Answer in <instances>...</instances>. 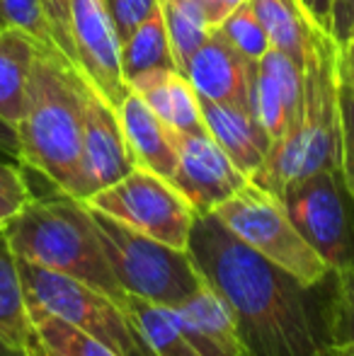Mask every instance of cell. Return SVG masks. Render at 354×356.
I'll use <instances>...</instances> for the list:
<instances>
[{
    "mask_svg": "<svg viewBox=\"0 0 354 356\" xmlns=\"http://www.w3.org/2000/svg\"><path fill=\"white\" fill-rule=\"evenodd\" d=\"M187 252L231 305L243 356H332L316 289L269 264L214 213H197Z\"/></svg>",
    "mask_w": 354,
    "mask_h": 356,
    "instance_id": "6da1fadb",
    "label": "cell"
},
{
    "mask_svg": "<svg viewBox=\"0 0 354 356\" xmlns=\"http://www.w3.org/2000/svg\"><path fill=\"white\" fill-rule=\"evenodd\" d=\"M88 78L58 49L39 47L27 102L17 119L19 163L54 184L58 194L86 199L83 177V92Z\"/></svg>",
    "mask_w": 354,
    "mask_h": 356,
    "instance_id": "7a4b0ae2",
    "label": "cell"
},
{
    "mask_svg": "<svg viewBox=\"0 0 354 356\" xmlns=\"http://www.w3.org/2000/svg\"><path fill=\"white\" fill-rule=\"evenodd\" d=\"M342 47L335 37L313 27L303 61V107L298 122L272 143L252 182L282 197L289 184L323 170H340V83Z\"/></svg>",
    "mask_w": 354,
    "mask_h": 356,
    "instance_id": "3957f363",
    "label": "cell"
},
{
    "mask_svg": "<svg viewBox=\"0 0 354 356\" xmlns=\"http://www.w3.org/2000/svg\"><path fill=\"white\" fill-rule=\"evenodd\" d=\"M0 235L19 262L83 282L117 303L127 298L102 248L92 211L81 199L66 194L34 197L0 228Z\"/></svg>",
    "mask_w": 354,
    "mask_h": 356,
    "instance_id": "277c9868",
    "label": "cell"
},
{
    "mask_svg": "<svg viewBox=\"0 0 354 356\" xmlns=\"http://www.w3.org/2000/svg\"><path fill=\"white\" fill-rule=\"evenodd\" d=\"M92 218L114 277L127 296L175 308L207 282L187 250L158 243L99 211H92Z\"/></svg>",
    "mask_w": 354,
    "mask_h": 356,
    "instance_id": "5b68a950",
    "label": "cell"
},
{
    "mask_svg": "<svg viewBox=\"0 0 354 356\" xmlns=\"http://www.w3.org/2000/svg\"><path fill=\"white\" fill-rule=\"evenodd\" d=\"M236 235L255 250L269 264L287 272L306 289H316L328 279L330 269L321 254L303 240L291 223L282 197L272 194L250 179L231 199L211 211Z\"/></svg>",
    "mask_w": 354,
    "mask_h": 356,
    "instance_id": "8992f818",
    "label": "cell"
},
{
    "mask_svg": "<svg viewBox=\"0 0 354 356\" xmlns=\"http://www.w3.org/2000/svg\"><path fill=\"white\" fill-rule=\"evenodd\" d=\"M19 274L29 303L42 305L49 313L73 323L119 356H158L141 337L131 315L114 298L83 282L29 262H19Z\"/></svg>",
    "mask_w": 354,
    "mask_h": 356,
    "instance_id": "52a82bcc",
    "label": "cell"
},
{
    "mask_svg": "<svg viewBox=\"0 0 354 356\" xmlns=\"http://www.w3.org/2000/svg\"><path fill=\"white\" fill-rule=\"evenodd\" d=\"M83 204L136 233L179 250H187L197 220L194 207L170 179L138 165L114 184L90 194Z\"/></svg>",
    "mask_w": 354,
    "mask_h": 356,
    "instance_id": "ba28073f",
    "label": "cell"
},
{
    "mask_svg": "<svg viewBox=\"0 0 354 356\" xmlns=\"http://www.w3.org/2000/svg\"><path fill=\"white\" fill-rule=\"evenodd\" d=\"M282 202L291 223L330 272L354 267V199L342 170H323L289 184Z\"/></svg>",
    "mask_w": 354,
    "mask_h": 356,
    "instance_id": "9c48e42d",
    "label": "cell"
},
{
    "mask_svg": "<svg viewBox=\"0 0 354 356\" xmlns=\"http://www.w3.org/2000/svg\"><path fill=\"white\" fill-rule=\"evenodd\" d=\"M73 61L114 109L129 95L122 73V42L107 0H71Z\"/></svg>",
    "mask_w": 354,
    "mask_h": 356,
    "instance_id": "30bf717a",
    "label": "cell"
},
{
    "mask_svg": "<svg viewBox=\"0 0 354 356\" xmlns=\"http://www.w3.org/2000/svg\"><path fill=\"white\" fill-rule=\"evenodd\" d=\"M177 165L170 182L197 213H211L218 204L231 199L241 187L250 182L236 163L226 155L209 131L177 134Z\"/></svg>",
    "mask_w": 354,
    "mask_h": 356,
    "instance_id": "8fae6325",
    "label": "cell"
},
{
    "mask_svg": "<svg viewBox=\"0 0 354 356\" xmlns=\"http://www.w3.org/2000/svg\"><path fill=\"white\" fill-rule=\"evenodd\" d=\"M136 168L124 138L119 114L88 80L83 92V177L86 199ZM83 199V202H86Z\"/></svg>",
    "mask_w": 354,
    "mask_h": 356,
    "instance_id": "7c38bea8",
    "label": "cell"
},
{
    "mask_svg": "<svg viewBox=\"0 0 354 356\" xmlns=\"http://www.w3.org/2000/svg\"><path fill=\"white\" fill-rule=\"evenodd\" d=\"M303 107V66L287 54L269 49L255 63L250 88V112L274 141L284 136Z\"/></svg>",
    "mask_w": 354,
    "mask_h": 356,
    "instance_id": "4fadbf2b",
    "label": "cell"
},
{
    "mask_svg": "<svg viewBox=\"0 0 354 356\" xmlns=\"http://www.w3.org/2000/svg\"><path fill=\"white\" fill-rule=\"evenodd\" d=\"M184 75L194 85L199 97L250 109L255 63L243 58L216 29L187 61Z\"/></svg>",
    "mask_w": 354,
    "mask_h": 356,
    "instance_id": "5bb4252c",
    "label": "cell"
},
{
    "mask_svg": "<svg viewBox=\"0 0 354 356\" xmlns=\"http://www.w3.org/2000/svg\"><path fill=\"white\" fill-rule=\"evenodd\" d=\"M179 327L204 356H243L236 315L221 293L204 282L172 308Z\"/></svg>",
    "mask_w": 354,
    "mask_h": 356,
    "instance_id": "9a60e30c",
    "label": "cell"
},
{
    "mask_svg": "<svg viewBox=\"0 0 354 356\" xmlns=\"http://www.w3.org/2000/svg\"><path fill=\"white\" fill-rule=\"evenodd\" d=\"M199 104L209 136L226 150V155L241 168L243 175L252 179L272 148V138L260 127L255 114L246 107L214 102L207 97H199Z\"/></svg>",
    "mask_w": 354,
    "mask_h": 356,
    "instance_id": "2e32d148",
    "label": "cell"
},
{
    "mask_svg": "<svg viewBox=\"0 0 354 356\" xmlns=\"http://www.w3.org/2000/svg\"><path fill=\"white\" fill-rule=\"evenodd\" d=\"M117 114L134 163L170 179L177 165L175 131L134 92L124 97Z\"/></svg>",
    "mask_w": 354,
    "mask_h": 356,
    "instance_id": "e0dca14e",
    "label": "cell"
},
{
    "mask_svg": "<svg viewBox=\"0 0 354 356\" xmlns=\"http://www.w3.org/2000/svg\"><path fill=\"white\" fill-rule=\"evenodd\" d=\"M129 92L138 95L172 131H207L199 95L189 78L177 68H153L129 80Z\"/></svg>",
    "mask_w": 354,
    "mask_h": 356,
    "instance_id": "ac0fdd59",
    "label": "cell"
},
{
    "mask_svg": "<svg viewBox=\"0 0 354 356\" xmlns=\"http://www.w3.org/2000/svg\"><path fill=\"white\" fill-rule=\"evenodd\" d=\"M42 44L15 27L0 32V117L15 127L27 102L34 58Z\"/></svg>",
    "mask_w": 354,
    "mask_h": 356,
    "instance_id": "d6986e66",
    "label": "cell"
},
{
    "mask_svg": "<svg viewBox=\"0 0 354 356\" xmlns=\"http://www.w3.org/2000/svg\"><path fill=\"white\" fill-rule=\"evenodd\" d=\"M0 337L13 347L42 356L34 334L29 298L19 274V259L0 235Z\"/></svg>",
    "mask_w": 354,
    "mask_h": 356,
    "instance_id": "ffe728a7",
    "label": "cell"
},
{
    "mask_svg": "<svg viewBox=\"0 0 354 356\" xmlns=\"http://www.w3.org/2000/svg\"><path fill=\"white\" fill-rule=\"evenodd\" d=\"M265 27L269 44L296 63L306 61L316 24L308 19L298 0H248Z\"/></svg>",
    "mask_w": 354,
    "mask_h": 356,
    "instance_id": "44dd1931",
    "label": "cell"
},
{
    "mask_svg": "<svg viewBox=\"0 0 354 356\" xmlns=\"http://www.w3.org/2000/svg\"><path fill=\"white\" fill-rule=\"evenodd\" d=\"M122 305L158 356H204L179 327L172 308L143 300L138 296H127Z\"/></svg>",
    "mask_w": 354,
    "mask_h": 356,
    "instance_id": "7402d4cb",
    "label": "cell"
},
{
    "mask_svg": "<svg viewBox=\"0 0 354 356\" xmlns=\"http://www.w3.org/2000/svg\"><path fill=\"white\" fill-rule=\"evenodd\" d=\"M153 68H177L161 5L122 42V73L127 83Z\"/></svg>",
    "mask_w": 354,
    "mask_h": 356,
    "instance_id": "603a6c76",
    "label": "cell"
},
{
    "mask_svg": "<svg viewBox=\"0 0 354 356\" xmlns=\"http://www.w3.org/2000/svg\"><path fill=\"white\" fill-rule=\"evenodd\" d=\"M29 313L42 356H119L107 344L97 342L81 327L49 313L42 305L29 303Z\"/></svg>",
    "mask_w": 354,
    "mask_h": 356,
    "instance_id": "cb8c5ba5",
    "label": "cell"
},
{
    "mask_svg": "<svg viewBox=\"0 0 354 356\" xmlns=\"http://www.w3.org/2000/svg\"><path fill=\"white\" fill-rule=\"evenodd\" d=\"M168 39L177 71L184 73L187 61L214 32V22L199 0H161Z\"/></svg>",
    "mask_w": 354,
    "mask_h": 356,
    "instance_id": "d4e9b609",
    "label": "cell"
},
{
    "mask_svg": "<svg viewBox=\"0 0 354 356\" xmlns=\"http://www.w3.org/2000/svg\"><path fill=\"white\" fill-rule=\"evenodd\" d=\"M316 296L330 344H354V267L330 272Z\"/></svg>",
    "mask_w": 354,
    "mask_h": 356,
    "instance_id": "484cf974",
    "label": "cell"
},
{
    "mask_svg": "<svg viewBox=\"0 0 354 356\" xmlns=\"http://www.w3.org/2000/svg\"><path fill=\"white\" fill-rule=\"evenodd\" d=\"M216 32L250 63H257L272 49L265 27H262L260 17L255 15V10H252V5L248 0L238 5L236 10H231L216 24Z\"/></svg>",
    "mask_w": 354,
    "mask_h": 356,
    "instance_id": "4316f807",
    "label": "cell"
},
{
    "mask_svg": "<svg viewBox=\"0 0 354 356\" xmlns=\"http://www.w3.org/2000/svg\"><path fill=\"white\" fill-rule=\"evenodd\" d=\"M0 24L29 34L42 47L58 49L56 29L44 0H0Z\"/></svg>",
    "mask_w": 354,
    "mask_h": 356,
    "instance_id": "83f0119b",
    "label": "cell"
},
{
    "mask_svg": "<svg viewBox=\"0 0 354 356\" xmlns=\"http://www.w3.org/2000/svg\"><path fill=\"white\" fill-rule=\"evenodd\" d=\"M34 199L22 168L0 160V228Z\"/></svg>",
    "mask_w": 354,
    "mask_h": 356,
    "instance_id": "f1b7e54d",
    "label": "cell"
},
{
    "mask_svg": "<svg viewBox=\"0 0 354 356\" xmlns=\"http://www.w3.org/2000/svg\"><path fill=\"white\" fill-rule=\"evenodd\" d=\"M342 71V61H340ZM340 127H342V155H340V170L345 184L354 199V90L342 75L340 83Z\"/></svg>",
    "mask_w": 354,
    "mask_h": 356,
    "instance_id": "f546056e",
    "label": "cell"
},
{
    "mask_svg": "<svg viewBox=\"0 0 354 356\" xmlns=\"http://www.w3.org/2000/svg\"><path fill=\"white\" fill-rule=\"evenodd\" d=\"M158 5H161V0H107L109 15H112L114 27H117L119 34V42H124Z\"/></svg>",
    "mask_w": 354,
    "mask_h": 356,
    "instance_id": "4dcf8cb0",
    "label": "cell"
},
{
    "mask_svg": "<svg viewBox=\"0 0 354 356\" xmlns=\"http://www.w3.org/2000/svg\"><path fill=\"white\" fill-rule=\"evenodd\" d=\"M49 10V17L56 29L58 49L73 61V44H71V0H44ZM76 63V61H73Z\"/></svg>",
    "mask_w": 354,
    "mask_h": 356,
    "instance_id": "1f68e13d",
    "label": "cell"
},
{
    "mask_svg": "<svg viewBox=\"0 0 354 356\" xmlns=\"http://www.w3.org/2000/svg\"><path fill=\"white\" fill-rule=\"evenodd\" d=\"M354 0H332V37L342 49L352 42Z\"/></svg>",
    "mask_w": 354,
    "mask_h": 356,
    "instance_id": "d6a6232c",
    "label": "cell"
},
{
    "mask_svg": "<svg viewBox=\"0 0 354 356\" xmlns=\"http://www.w3.org/2000/svg\"><path fill=\"white\" fill-rule=\"evenodd\" d=\"M298 3L318 29L332 34V0H298Z\"/></svg>",
    "mask_w": 354,
    "mask_h": 356,
    "instance_id": "836d02e7",
    "label": "cell"
},
{
    "mask_svg": "<svg viewBox=\"0 0 354 356\" xmlns=\"http://www.w3.org/2000/svg\"><path fill=\"white\" fill-rule=\"evenodd\" d=\"M0 155H8L19 163V141H17V129L10 122L0 117Z\"/></svg>",
    "mask_w": 354,
    "mask_h": 356,
    "instance_id": "e575fe53",
    "label": "cell"
},
{
    "mask_svg": "<svg viewBox=\"0 0 354 356\" xmlns=\"http://www.w3.org/2000/svg\"><path fill=\"white\" fill-rule=\"evenodd\" d=\"M199 3L204 5V10H207L209 17H211L214 27H216V24L221 22L231 10H236L238 5L246 3V0H199Z\"/></svg>",
    "mask_w": 354,
    "mask_h": 356,
    "instance_id": "d590c367",
    "label": "cell"
},
{
    "mask_svg": "<svg viewBox=\"0 0 354 356\" xmlns=\"http://www.w3.org/2000/svg\"><path fill=\"white\" fill-rule=\"evenodd\" d=\"M342 75H345L347 83H350L354 90V47L352 44H347V47L342 49Z\"/></svg>",
    "mask_w": 354,
    "mask_h": 356,
    "instance_id": "8d00e7d4",
    "label": "cell"
},
{
    "mask_svg": "<svg viewBox=\"0 0 354 356\" xmlns=\"http://www.w3.org/2000/svg\"><path fill=\"white\" fill-rule=\"evenodd\" d=\"M0 356H34V354H29V352H22V349H17V347H13V344H8L3 337H0Z\"/></svg>",
    "mask_w": 354,
    "mask_h": 356,
    "instance_id": "74e56055",
    "label": "cell"
},
{
    "mask_svg": "<svg viewBox=\"0 0 354 356\" xmlns=\"http://www.w3.org/2000/svg\"><path fill=\"white\" fill-rule=\"evenodd\" d=\"M332 356H354V344L345 342V344H330Z\"/></svg>",
    "mask_w": 354,
    "mask_h": 356,
    "instance_id": "f35d334b",
    "label": "cell"
},
{
    "mask_svg": "<svg viewBox=\"0 0 354 356\" xmlns=\"http://www.w3.org/2000/svg\"><path fill=\"white\" fill-rule=\"evenodd\" d=\"M350 44H352V47H354V32H352V42H350Z\"/></svg>",
    "mask_w": 354,
    "mask_h": 356,
    "instance_id": "ab89813d",
    "label": "cell"
},
{
    "mask_svg": "<svg viewBox=\"0 0 354 356\" xmlns=\"http://www.w3.org/2000/svg\"><path fill=\"white\" fill-rule=\"evenodd\" d=\"M3 27H5V24H0V32H3Z\"/></svg>",
    "mask_w": 354,
    "mask_h": 356,
    "instance_id": "60d3db41",
    "label": "cell"
}]
</instances>
